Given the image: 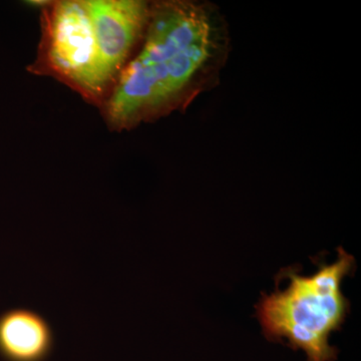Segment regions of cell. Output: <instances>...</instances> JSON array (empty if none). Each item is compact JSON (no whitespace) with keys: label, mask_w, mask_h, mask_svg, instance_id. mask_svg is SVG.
<instances>
[{"label":"cell","mask_w":361,"mask_h":361,"mask_svg":"<svg viewBox=\"0 0 361 361\" xmlns=\"http://www.w3.org/2000/svg\"><path fill=\"white\" fill-rule=\"evenodd\" d=\"M49 322L30 310L7 311L0 317V353L11 361H42L51 353Z\"/></svg>","instance_id":"obj_5"},{"label":"cell","mask_w":361,"mask_h":361,"mask_svg":"<svg viewBox=\"0 0 361 361\" xmlns=\"http://www.w3.org/2000/svg\"><path fill=\"white\" fill-rule=\"evenodd\" d=\"M331 264L318 263L311 275L299 274L293 267L281 271L286 288L263 293L256 305L263 334L268 341L283 342L302 350L308 361H336L338 350L330 336L341 329L350 303L342 292V282L355 270V259L342 247Z\"/></svg>","instance_id":"obj_2"},{"label":"cell","mask_w":361,"mask_h":361,"mask_svg":"<svg viewBox=\"0 0 361 361\" xmlns=\"http://www.w3.org/2000/svg\"><path fill=\"white\" fill-rule=\"evenodd\" d=\"M94 26L104 78L111 90L148 25L151 4L142 0H85Z\"/></svg>","instance_id":"obj_4"},{"label":"cell","mask_w":361,"mask_h":361,"mask_svg":"<svg viewBox=\"0 0 361 361\" xmlns=\"http://www.w3.org/2000/svg\"><path fill=\"white\" fill-rule=\"evenodd\" d=\"M32 70L58 78L92 103H104L111 87L104 78L85 0L45 4L42 42Z\"/></svg>","instance_id":"obj_3"},{"label":"cell","mask_w":361,"mask_h":361,"mask_svg":"<svg viewBox=\"0 0 361 361\" xmlns=\"http://www.w3.org/2000/svg\"><path fill=\"white\" fill-rule=\"evenodd\" d=\"M228 54V30L212 4H151L139 52L104 101L106 123L114 130H130L186 109L216 84Z\"/></svg>","instance_id":"obj_1"}]
</instances>
